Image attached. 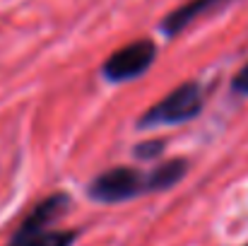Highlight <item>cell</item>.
<instances>
[{
  "label": "cell",
  "mask_w": 248,
  "mask_h": 246,
  "mask_svg": "<svg viewBox=\"0 0 248 246\" xmlns=\"http://www.w3.org/2000/svg\"><path fill=\"white\" fill-rule=\"evenodd\" d=\"M155 58H157V44L152 39H138V41H130V44L121 46L118 51H113L104 61L101 75L108 82L135 80L152 68Z\"/></svg>",
  "instance_id": "obj_4"
},
{
  "label": "cell",
  "mask_w": 248,
  "mask_h": 246,
  "mask_svg": "<svg viewBox=\"0 0 248 246\" xmlns=\"http://www.w3.org/2000/svg\"><path fill=\"white\" fill-rule=\"evenodd\" d=\"M234 0H188V2H183L181 7H176L173 12L166 15L162 19V24H159V29L164 32V36H178L193 22H198L202 17H210V15L224 10Z\"/></svg>",
  "instance_id": "obj_5"
},
{
  "label": "cell",
  "mask_w": 248,
  "mask_h": 246,
  "mask_svg": "<svg viewBox=\"0 0 248 246\" xmlns=\"http://www.w3.org/2000/svg\"><path fill=\"white\" fill-rule=\"evenodd\" d=\"M186 174H188L186 160H169V162L155 166L150 171V193H162V191L178 186Z\"/></svg>",
  "instance_id": "obj_6"
},
{
  "label": "cell",
  "mask_w": 248,
  "mask_h": 246,
  "mask_svg": "<svg viewBox=\"0 0 248 246\" xmlns=\"http://www.w3.org/2000/svg\"><path fill=\"white\" fill-rule=\"evenodd\" d=\"M232 92L234 94H241V97H248V63L241 66L236 70V75L232 78Z\"/></svg>",
  "instance_id": "obj_8"
},
{
  "label": "cell",
  "mask_w": 248,
  "mask_h": 246,
  "mask_svg": "<svg viewBox=\"0 0 248 246\" xmlns=\"http://www.w3.org/2000/svg\"><path fill=\"white\" fill-rule=\"evenodd\" d=\"M246 246H248V244H246Z\"/></svg>",
  "instance_id": "obj_9"
},
{
  "label": "cell",
  "mask_w": 248,
  "mask_h": 246,
  "mask_svg": "<svg viewBox=\"0 0 248 246\" xmlns=\"http://www.w3.org/2000/svg\"><path fill=\"white\" fill-rule=\"evenodd\" d=\"M162 150H164V140H147V143L135 145V155L140 160H155L162 155Z\"/></svg>",
  "instance_id": "obj_7"
},
{
  "label": "cell",
  "mask_w": 248,
  "mask_h": 246,
  "mask_svg": "<svg viewBox=\"0 0 248 246\" xmlns=\"http://www.w3.org/2000/svg\"><path fill=\"white\" fill-rule=\"evenodd\" d=\"M202 106H205L202 87L198 82H183L138 118V128L147 131V128H159V126L188 123L202 114Z\"/></svg>",
  "instance_id": "obj_2"
},
{
  "label": "cell",
  "mask_w": 248,
  "mask_h": 246,
  "mask_svg": "<svg viewBox=\"0 0 248 246\" xmlns=\"http://www.w3.org/2000/svg\"><path fill=\"white\" fill-rule=\"evenodd\" d=\"M87 193L92 200L101 205H116V203L133 200L138 196L150 193V171L145 174L133 166L106 169L92 179V183L87 186Z\"/></svg>",
  "instance_id": "obj_3"
},
{
  "label": "cell",
  "mask_w": 248,
  "mask_h": 246,
  "mask_svg": "<svg viewBox=\"0 0 248 246\" xmlns=\"http://www.w3.org/2000/svg\"><path fill=\"white\" fill-rule=\"evenodd\" d=\"M68 208V193H51L48 198L36 203L34 210L22 220L7 246H73L80 237L78 230H51V225L61 220Z\"/></svg>",
  "instance_id": "obj_1"
}]
</instances>
